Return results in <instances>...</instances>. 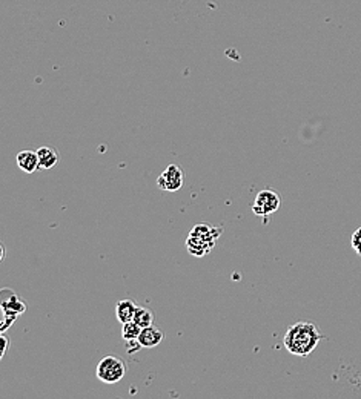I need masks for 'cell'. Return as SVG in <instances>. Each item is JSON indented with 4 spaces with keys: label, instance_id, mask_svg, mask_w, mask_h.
Returning <instances> with one entry per match:
<instances>
[{
    "label": "cell",
    "instance_id": "obj_7",
    "mask_svg": "<svg viewBox=\"0 0 361 399\" xmlns=\"http://www.w3.org/2000/svg\"><path fill=\"white\" fill-rule=\"evenodd\" d=\"M17 166L25 174H34L40 169L37 151H20L17 154Z\"/></svg>",
    "mask_w": 361,
    "mask_h": 399
},
{
    "label": "cell",
    "instance_id": "obj_1",
    "mask_svg": "<svg viewBox=\"0 0 361 399\" xmlns=\"http://www.w3.org/2000/svg\"><path fill=\"white\" fill-rule=\"evenodd\" d=\"M322 333L317 328L314 323H295L288 328V332L283 338L285 347L289 353L295 356H307L315 351Z\"/></svg>",
    "mask_w": 361,
    "mask_h": 399
},
{
    "label": "cell",
    "instance_id": "obj_14",
    "mask_svg": "<svg viewBox=\"0 0 361 399\" xmlns=\"http://www.w3.org/2000/svg\"><path fill=\"white\" fill-rule=\"evenodd\" d=\"M352 247H354V251L358 254V255H361V227H358L357 231L354 232V235H352Z\"/></svg>",
    "mask_w": 361,
    "mask_h": 399
},
{
    "label": "cell",
    "instance_id": "obj_3",
    "mask_svg": "<svg viewBox=\"0 0 361 399\" xmlns=\"http://www.w3.org/2000/svg\"><path fill=\"white\" fill-rule=\"evenodd\" d=\"M126 375V364L118 356H105L97 366V378L105 384H117Z\"/></svg>",
    "mask_w": 361,
    "mask_h": 399
},
{
    "label": "cell",
    "instance_id": "obj_6",
    "mask_svg": "<svg viewBox=\"0 0 361 399\" xmlns=\"http://www.w3.org/2000/svg\"><path fill=\"white\" fill-rule=\"evenodd\" d=\"M0 306H2V311L16 312L19 315L25 314L26 311V304L24 299L8 287L2 289V292H0Z\"/></svg>",
    "mask_w": 361,
    "mask_h": 399
},
{
    "label": "cell",
    "instance_id": "obj_16",
    "mask_svg": "<svg viewBox=\"0 0 361 399\" xmlns=\"http://www.w3.org/2000/svg\"><path fill=\"white\" fill-rule=\"evenodd\" d=\"M0 341H2V353H0V358H4L6 351H8V346H9V341H8V338L5 335L0 336Z\"/></svg>",
    "mask_w": 361,
    "mask_h": 399
},
{
    "label": "cell",
    "instance_id": "obj_13",
    "mask_svg": "<svg viewBox=\"0 0 361 399\" xmlns=\"http://www.w3.org/2000/svg\"><path fill=\"white\" fill-rule=\"evenodd\" d=\"M19 314L9 312V311H2V323H0V332L5 333L9 327L14 324Z\"/></svg>",
    "mask_w": 361,
    "mask_h": 399
},
{
    "label": "cell",
    "instance_id": "obj_8",
    "mask_svg": "<svg viewBox=\"0 0 361 399\" xmlns=\"http://www.w3.org/2000/svg\"><path fill=\"white\" fill-rule=\"evenodd\" d=\"M165 339V333L160 331V328L154 327V326H148L143 327L142 332L138 335V341L143 347L146 348H153L156 346H158Z\"/></svg>",
    "mask_w": 361,
    "mask_h": 399
},
{
    "label": "cell",
    "instance_id": "obj_15",
    "mask_svg": "<svg viewBox=\"0 0 361 399\" xmlns=\"http://www.w3.org/2000/svg\"><path fill=\"white\" fill-rule=\"evenodd\" d=\"M142 347H143V346L140 344L138 339H131V341H126V352H128L129 355H133V353L138 352Z\"/></svg>",
    "mask_w": 361,
    "mask_h": 399
},
{
    "label": "cell",
    "instance_id": "obj_2",
    "mask_svg": "<svg viewBox=\"0 0 361 399\" xmlns=\"http://www.w3.org/2000/svg\"><path fill=\"white\" fill-rule=\"evenodd\" d=\"M220 234H222V229L210 224H197L193 231H190L186 242L189 254L194 256H203L209 254Z\"/></svg>",
    "mask_w": 361,
    "mask_h": 399
},
{
    "label": "cell",
    "instance_id": "obj_4",
    "mask_svg": "<svg viewBox=\"0 0 361 399\" xmlns=\"http://www.w3.org/2000/svg\"><path fill=\"white\" fill-rule=\"evenodd\" d=\"M282 204V198L280 195L273 191V189H265V191H260L255 197V202L253 204V211L258 217H268L270 214H274L277 209Z\"/></svg>",
    "mask_w": 361,
    "mask_h": 399
},
{
    "label": "cell",
    "instance_id": "obj_12",
    "mask_svg": "<svg viewBox=\"0 0 361 399\" xmlns=\"http://www.w3.org/2000/svg\"><path fill=\"white\" fill-rule=\"evenodd\" d=\"M142 332V327H140L136 321H128L122 324V338L125 341H131V339H138V335Z\"/></svg>",
    "mask_w": 361,
    "mask_h": 399
},
{
    "label": "cell",
    "instance_id": "obj_11",
    "mask_svg": "<svg viewBox=\"0 0 361 399\" xmlns=\"http://www.w3.org/2000/svg\"><path fill=\"white\" fill-rule=\"evenodd\" d=\"M133 321H136L140 327H148V326H153V321H154V315L153 312L149 311V309L146 307H137V311H136V315H134V319Z\"/></svg>",
    "mask_w": 361,
    "mask_h": 399
},
{
    "label": "cell",
    "instance_id": "obj_9",
    "mask_svg": "<svg viewBox=\"0 0 361 399\" xmlns=\"http://www.w3.org/2000/svg\"><path fill=\"white\" fill-rule=\"evenodd\" d=\"M137 304L133 299H122V301H118L116 306V316L120 323H128V321H133L136 311H137Z\"/></svg>",
    "mask_w": 361,
    "mask_h": 399
},
{
    "label": "cell",
    "instance_id": "obj_5",
    "mask_svg": "<svg viewBox=\"0 0 361 399\" xmlns=\"http://www.w3.org/2000/svg\"><path fill=\"white\" fill-rule=\"evenodd\" d=\"M185 183V174L182 171V167L177 165H169L166 167V171L158 177L157 185L160 189L168 192H176Z\"/></svg>",
    "mask_w": 361,
    "mask_h": 399
},
{
    "label": "cell",
    "instance_id": "obj_10",
    "mask_svg": "<svg viewBox=\"0 0 361 399\" xmlns=\"http://www.w3.org/2000/svg\"><path fill=\"white\" fill-rule=\"evenodd\" d=\"M39 163L42 169H53L59 162V154L51 146H42L37 149Z\"/></svg>",
    "mask_w": 361,
    "mask_h": 399
}]
</instances>
